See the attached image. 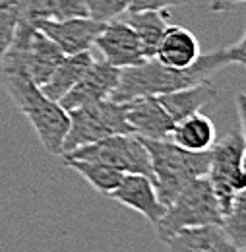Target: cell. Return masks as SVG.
<instances>
[{
  "label": "cell",
  "mask_w": 246,
  "mask_h": 252,
  "mask_svg": "<svg viewBox=\"0 0 246 252\" xmlns=\"http://www.w3.org/2000/svg\"><path fill=\"white\" fill-rule=\"evenodd\" d=\"M169 252H239L221 223L188 227L165 241Z\"/></svg>",
  "instance_id": "cell-14"
},
{
  "label": "cell",
  "mask_w": 246,
  "mask_h": 252,
  "mask_svg": "<svg viewBox=\"0 0 246 252\" xmlns=\"http://www.w3.org/2000/svg\"><path fill=\"white\" fill-rule=\"evenodd\" d=\"M86 6L88 16L99 24L121 20L128 12V0H86Z\"/></svg>",
  "instance_id": "cell-23"
},
{
  "label": "cell",
  "mask_w": 246,
  "mask_h": 252,
  "mask_svg": "<svg viewBox=\"0 0 246 252\" xmlns=\"http://www.w3.org/2000/svg\"><path fill=\"white\" fill-rule=\"evenodd\" d=\"M223 229L227 231V235L231 237V241L235 243L237 251L245 252L246 247V196L245 192H241L231 208V212L227 216H223L221 221Z\"/></svg>",
  "instance_id": "cell-22"
},
{
  "label": "cell",
  "mask_w": 246,
  "mask_h": 252,
  "mask_svg": "<svg viewBox=\"0 0 246 252\" xmlns=\"http://www.w3.org/2000/svg\"><path fill=\"white\" fill-rule=\"evenodd\" d=\"M121 78V68H115L105 61H93V64L86 70V74L76 82V86L59 101L66 113L92 105L103 99H111L117 90Z\"/></svg>",
  "instance_id": "cell-9"
},
{
  "label": "cell",
  "mask_w": 246,
  "mask_h": 252,
  "mask_svg": "<svg viewBox=\"0 0 246 252\" xmlns=\"http://www.w3.org/2000/svg\"><path fill=\"white\" fill-rule=\"evenodd\" d=\"M217 95L215 86L212 84V80L194 84L190 88H183L171 94L157 95L159 103L163 105V109L167 111V115L173 119V123H179L186 117L200 113L204 105H208L214 97Z\"/></svg>",
  "instance_id": "cell-16"
},
{
  "label": "cell",
  "mask_w": 246,
  "mask_h": 252,
  "mask_svg": "<svg viewBox=\"0 0 246 252\" xmlns=\"http://www.w3.org/2000/svg\"><path fill=\"white\" fill-rule=\"evenodd\" d=\"M62 159H80L109 165L124 175H146L154 181L152 163L144 142L134 134H117L82 148H76L68 154H62Z\"/></svg>",
  "instance_id": "cell-8"
},
{
  "label": "cell",
  "mask_w": 246,
  "mask_h": 252,
  "mask_svg": "<svg viewBox=\"0 0 246 252\" xmlns=\"http://www.w3.org/2000/svg\"><path fill=\"white\" fill-rule=\"evenodd\" d=\"M95 47L103 55L105 63L121 70L148 61L138 35L123 20L105 24L95 39Z\"/></svg>",
  "instance_id": "cell-10"
},
{
  "label": "cell",
  "mask_w": 246,
  "mask_h": 252,
  "mask_svg": "<svg viewBox=\"0 0 246 252\" xmlns=\"http://www.w3.org/2000/svg\"><path fill=\"white\" fill-rule=\"evenodd\" d=\"M221 221H223V216H221L214 189L208 177H200L192 181L167 206L163 218L155 223V231H157V237L165 243L169 237H173L183 229L221 223Z\"/></svg>",
  "instance_id": "cell-6"
},
{
  "label": "cell",
  "mask_w": 246,
  "mask_h": 252,
  "mask_svg": "<svg viewBox=\"0 0 246 252\" xmlns=\"http://www.w3.org/2000/svg\"><path fill=\"white\" fill-rule=\"evenodd\" d=\"M246 134L245 123L237 130H231L210 148V171L208 181L214 189L221 216H227L237 200L246 190Z\"/></svg>",
  "instance_id": "cell-5"
},
{
  "label": "cell",
  "mask_w": 246,
  "mask_h": 252,
  "mask_svg": "<svg viewBox=\"0 0 246 252\" xmlns=\"http://www.w3.org/2000/svg\"><path fill=\"white\" fill-rule=\"evenodd\" d=\"M68 119L70 125L62 146V154H68L76 148H82L86 144L109 136L132 134V128L126 121V105L113 99H103L92 105L74 109L68 113Z\"/></svg>",
  "instance_id": "cell-7"
},
{
  "label": "cell",
  "mask_w": 246,
  "mask_h": 252,
  "mask_svg": "<svg viewBox=\"0 0 246 252\" xmlns=\"http://www.w3.org/2000/svg\"><path fill=\"white\" fill-rule=\"evenodd\" d=\"M62 163H64V167L74 169L76 173H80L93 189L99 194L107 196V198L115 192V189L121 185L124 177V173L109 167V165H103V163L80 161V159H62Z\"/></svg>",
  "instance_id": "cell-20"
},
{
  "label": "cell",
  "mask_w": 246,
  "mask_h": 252,
  "mask_svg": "<svg viewBox=\"0 0 246 252\" xmlns=\"http://www.w3.org/2000/svg\"><path fill=\"white\" fill-rule=\"evenodd\" d=\"M123 206L142 214L152 225L163 218L167 206L159 200L154 181L146 175H124L121 185L109 196Z\"/></svg>",
  "instance_id": "cell-13"
},
{
  "label": "cell",
  "mask_w": 246,
  "mask_h": 252,
  "mask_svg": "<svg viewBox=\"0 0 246 252\" xmlns=\"http://www.w3.org/2000/svg\"><path fill=\"white\" fill-rule=\"evenodd\" d=\"M186 0H128V12H157L183 6Z\"/></svg>",
  "instance_id": "cell-24"
},
{
  "label": "cell",
  "mask_w": 246,
  "mask_h": 252,
  "mask_svg": "<svg viewBox=\"0 0 246 252\" xmlns=\"http://www.w3.org/2000/svg\"><path fill=\"white\" fill-rule=\"evenodd\" d=\"M28 0H0V61L10 47L16 28L24 18Z\"/></svg>",
  "instance_id": "cell-21"
},
{
  "label": "cell",
  "mask_w": 246,
  "mask_h": 252,
  "mask_svg": "<svg viewBox=\"0 0 246 252\" xmlns=\"http://www.w3.org/2000/svg\"><path fill=\"white\" fill-rule=\"evenodd\" d=\"M126 24L138 35L146 59H154L157 45L163 37L165 30L169 28V10L157 12H126Z\"/></svg>",
  "instance_id": "cell-19"
},
{
  "label": "cell",
  "mask_w": 246,
  "mask_h": 252,
  "mask_svg": "<svg viewBox=\"0 0 246 252\" xmlns=\"http://www.w3.org/2000/svg\"><path fill=\"white\" fill-rule=\"evenodd\" d=\"M124 105L126 121L134 136L142 140H169L175 123L155 95L136 97L132 101H126Z\"/></svg>",
  "instance_id": "cell-12"
},
{
  "label": "cell",
  "mask_w": 246,
  "mask_h": 252,
  "mask_svg": "<svg viewBox=\"0 0 246 252\" xmlns=\"http://www.w3.org/2000/svg\"><path fill=\"white\" fill-rule=\"evenodd\" d=\"M92 51H84L78 55H64L62 61L57 64V68L53 70V74L49 76V80L39 86V90L43 95H47L51 101H61L64 95L68 94L76 82L86 74V70L93 64Z\"/></svg>",
  "instance_id": "cell-17"
},
{
  "label": "cell",
  "mask_w": 246,
  "mask_h": 252,
  "mask_svg": "<svg viewBox=\"0 0 246 252\" xmlns=\"http://www.w3.org/2000/svg\"><path fill=\"white\" fill-rule=\"evenodd\" d=\"M246 35L243 33L235 43L212 51L206 55H198V59L188 68H169L161 64L157 59H148L146 63L138 66H130L121 70V78L117 84V90L113 92L111 99L126 103L136 97L144 95H163L190 88L194 84L210 80L215 72L227 68V66H245L246 55Z\"/></svg>",
  "instance_id": "cell-1"
},
{
  "label": "cell",
  "mask_w": 246,
  "mask_h": 252,
  "mask_svg": "<svg viewBox=\"0 0 246 252\" xmlns=\"http://www.w3.org/2000/svg\"><path fill=\"white\" fill-rule=\"evenodd\" d=\"M142 140V138H140ZM154 173V185L159 200L169 206L196 179L208 177L210 150L186 152L171 140H142Z\"/></svg>",
  "instance_id": "cell-3"
},
{
  "label": "cell",
  "mask_w": 246,
  "mask_h": 252,
  "mask_svg": "<svg viewBox=\"0 0 246 252\" xmlns=\"http://www.w3.org/2000/svg\"><path fill=\"white\" fill-rule=\"evenodd\" d=\"M200 55V43L196 35L183 26H169L155 51L161 64L169 68H188Z\"/></svg>",
  "instance_id": "cell-15"
},
{
  "label": "cell",
  "mask_w": 246,
  "mask_h": 252,
  "mask_svg": "<svg viewBox=\"0 0 246 252\" xmlns=\"http://www.w3.org/2000/svg\"><path fill=\"white\" fill-rule=\"evenodd\" d=\"M215 126L210 117L194 113L183 121L175 123L171 132V142L186 152H208L215 142Z\"/></svg>",
  "instance_id": "cell-18"
},
{
  "label": "cell",
  "mask_w": 246,
  "mask_h": 252,
  "mask_svg": "<svg viewBox=\"0 0 246 252\" xmlns=\"http://www.w3.org/2000/svg\"><path fill=\"white\" fill-rule=\"evenodd\" d=\"M35 26L61 49L62 55H78L84 51H92L105 24L84 16L70 20H39Z\"/></svg>",
  "instance_id": "cell-11"
},
{
  "label": "cell",
  "mask_w": 246,
  "mask_h": 252,
  "mask_svg": "<svg viewBox=\"0 0 246 252\" xmlns=\"http://www.w3.org/2000/svg\"><path fill=\"white\" fill-rule=\"evenodd\" d=\"M62 57L61 49L45 33L22 18L10 47L0 61V74L22 76L35 86H43Z\"/></svg>",
  "instance_id": "cell-4"
},
{
  "label": "cell",
  "mask_w": 246,
  "mask_h": 252,
  "mask_svg": "<svg viewBox=\"0 0 246 252\" xmlns=\"http://www.w3.org/2000/svg\"><path fill=\"white\" fill-rule=\"evenodd\" d=\"M243 4H245V0H212L210 10H212V12H227V10L239 8V6H243Z\"/></svg>",
  "instance_id": "cell-25"
},
{
  "label": "cell",
  "mask_w": 246,
  "mask_h": 252,
  "mask_svg": "<svg viewBox=\"0 0 246 252\" xmlns=\"http://www.w3.org/2000/svg\"><path fill=\"white\" fill-rule=\"evenodd\" d=\"M0 84L14 105L30 121L41 146L49 154L61 156L70 125L68 113L57 101H51L47 95H43L39 86H35L28 78L0 74Z\"/></svg>",
  "instance_id": "cell-2"
}]
</instances>
